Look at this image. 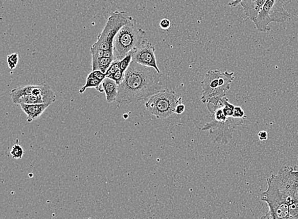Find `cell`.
I'll list each match as a JSON object with an SVG mask.
<instances>
[{
  "label": "cell",
  "instance_id": "6",
  "mask_svg": "<svg viewBox=\"0 0 298 219\" xmlns=\"http://www.w3.org/2000/svg\"><path fill=\"white\" fill-rule=\"evenodd\" d=\"M132 17L125 11H115L108 18L105 26L98 40L91 48L101 50H113L115 36L122 27L129 22Z\"/></svg>",
  "mask_w": 298,
  "mask_h": 219
},
{
  "label": "cell",
  "instance_id": "7",
  "mask_svg": "<svg viewBox=\"0 0 298 219\" xmlns=\"http://www.w3.org/2000/svg\"><path fill=\"white\" fill-rule=\"evenodd\" d=\"M290 17L291 15L284 9L282 0H266L262 9L253 22L258 31L267 33L270 31L268 25L271 22L284 23Z\"/></svg>",
  "mask_w": 298,
  "mask_h": 219
},
{
  "label": "cell",
  "instance_id": "22",
  "mask_svg": "<svg viewBox=\"0 0 298 219\" xmlns=\"http://www.w3.org/2000/svg\"><path fill=\"white\" fill-rule=\"evenodd\" d=\"M120 70V61H114L106 72L107 78L111 79L113 75Z\"/></svg>",
  "mask_w": 298,
  "mask_h": 219
},
{
  "label": "cell",
  "instance_id": "21",
  "mask_svg": "<svg viewBox=\"0 0 298 219\" xmlns=\"http://www.w3.org/2000/svg\"><path fill=\"white\" fill-rule=\"evenodd\" d=\"M132 62V53L128 54L122 61H120V69L125 72Z\"/></svg>",
  "mask_w": 298,
  "mask_h": 219
},
{
  "label": "cell",
  "instance_id": "16",
  "mask_svg": "<svg viewBox=\"0 0 298 219\" xmlns=\"http://www.w3.org/2000/svg\"><path fill=\"white\" fill-rule=\"evenodd\" d=\"M113 61V59L104 58V57L98 59V61H92L93 71L99 70L106 74L107 70Z\"/></svg>",
  "mask_w": 298,
  "mask_h": 219
},
{
  "label": "cell",
  "instance_id": "28",
  "mask_svg": "<svg viewBox=\"0 0 298 219\" xmlns=\"http://www.w3.org/2000/svg\"><path fill=\"white\" fill-rule=\"evenodd\" d=\"M160 27L162 30H167L171 27V21L169 19H162L160 22Z\"/></svg>",
  "mask_w": 298,
  "mask_h": 219
},
{
  "label": "cell",
  "instance_id": "18",
  "mask_svg": "<svg viewBox=\"0 0 298 219\" xmlns=\"http://www.w3.org/2000/svg\"><path fill=\"white\" fill-rule=\"evenodd\" d=\"M102 83L103 82L100 81V80L88 76L87 78V81H86L84 87L80 89L79 93L82 94L85 92L87 88H96V90H98L99 92H104L103 87H102Z\"/></svg>",
  "mask_w": 298,
  "mask_h": 219
},
{
  "label": "cell",
  "instance_id": "4",
  "mask_svg": "<svg viewBox=\"0 0 298 219\" xmlns=\"http://www.w3.org/2000/svg\"><path fill=\"white\" fill-rule=\"evenodd\" d=\"M234 79V72H223L219 70H209L201 82L203 91L201 101L206 103L209 99L215 96H226Z\"/></svg>",
  "mask_w": 298,
  "mask_h": 219
},
{
  "label": "cell",
  "instance_id": "14",
  "mask_svg": "<svg viewBox=\"0 0 298 219\" xmlns=\"http://www.w3.org/2000/svg\"><path fill=\"white\" fill-rule=\"evenodd\" d=\"M289 219H298V171H296L293 187L289 203Z\"/></svg>",
  "mask_w": 298,
  "mask_h": 219
},
{
  "label": "cell",
  "instance_id": "27",
  "mask_svg": "<svg viewBox=\"0 0 298 219\" xmlns=\"http://www.w3.org/2000/svg\"><path fill=\"white\" fill-rule=\"evenodd\" d=\"M233 117L237 119L246 118L244 110H243L242 107H240V106H235Z\"/></svg>",
  "mask_w": 298,
  "mask_h": 219
},
{
  "label": "cell",
  "instance_id": "13",
  "mask_svg": "<svg viewBox=\"0 0 298 219\" xmlns=\"http://www.w3.org/2000/svg\"><path fill=\"white\" fill-rule=\"evenodd\" d=\"M104 92L106 94V101L111 103L116 101L119 93V85L113 79L106 78L102 83Z\"/></svg>",
  "mask_w": 298,
  "mask_h": 219
},
{
  "label": "cell",
  "instance_id": "1",
  "mask_svg": "<svg viewBox=\"0 0 298 219\" xmlns=\"http://www.w3.org/2000/svg\"><path fill=\"white\" fill-rule=\"evenodd\" d=\"M161 77V73L154 68L132 61L125 72L124 80L119 85L116 100L118 105H130L148 100L163 90Z\"/></svg>",
  "mask_w": 298,
  "mask_h": 219
},
{
  "label": "cell",
  "instance_id": "2",
  "mask_svg": "<svg viewBox=\"0 0 298 219\" xmlns=\"http://www.w3.org/2000/svg\"><path fill=\"white\" fill-rule=\"evenodd\" d=\"M296 171L291 166H285L277 175L268 177V188L261 194V201L267 203L269 210L261 219H289Z\"/></svg>",
  "mask_w": 298,
  "mask_h": 219
},
{
  "label": "cell",
  "instance_id": "19",
  "mask_svg": "<svg viewBox=\"0 0 298 219\" xmlns=\"http://www.w3.org/2000/svg\"><path fill=\"white\" fill-rule=\"evenodd\" d=\"M24 150L21 146L19 144V140H16V144L13 146L11 151H10V155L14 159H21L23 157Z\"/></svg>",
  "mask_w": 298,
  "mask_h": 219
},
{
  "label": "cell",
  "instance_id": "23",
  "mask_svg": "<svg viewBox=\"0 0 298 219\" xmlns=\"http://www.w3.org/2000/svg\"><path fill=\"white\" fill-rule=\"evenodd\" d=\"M235 108V106L233 104L230 103L228 100L226 101L225 105L223 106V111L227 117H233Z\"/></svg>",
  "mask_w": 298,
  "mask_h": 219
},
{
  "label": "cell",
  "instance_id": "5",
  "mask_svg": "<svg viewBox=\"0 0 298 219\" xmlns=\"http://www.w3.org/2000/svg\"><path fill=\"white\" fill-rule=\"evenodd\" d=\"M180 103H182V98L178 97L174 91L166 89L151 96L145 106L156 118L165 119L174 114L175 108Z\"/></svg>",
  "mask_w": 298,
  "mask_h": 219
},
{
  "label": "cell",
  "instance_id": "20",
  "mask_svg": "<svg viewBox=\"0 0 298 219\" xmlns=\"http://www.w3.org/2000/svg\"><path fill=\"white\" fill-rule=\"evenodd\" d=\"M19 54L14 53L9 54L7 56V63L9 69L14 70L16 68L18 62H19Z\"/></svg>",
  "mask_w": 298,
  "mask_h": 219
},
{
  "label": "cell",
  "instance_id": "15",
  "mask_svg": "<svg viewBox=\"0 0 298 219\" xmlns=\"http://www.w3.org/2000/svg\"><path fill=\"white\" fill-rule=\"evenodd\" d=\"M228 99L226 96H215L207 101V108L213 114L217 110L223 108Z\"/></svg>",
  "mask_w": 298,
  "mask_h": 219
},
{
  "label": "cell",
  "instance_id": "29",
  "mask_svg": "<svg viewBox=\"0 0 298 219\" xmlns=\"http://www.w3.org/2000/svg\"><path fill=\"white\" fill-rule=\"evenodd\" d=\"M185 111V105L182 103H180L177 105L176 108L174 110V113L177 115H180L182 113Z\"/></svg>",
  "mask_w": 298,
  "mask_h": 219
},
{
  "label": "cell",
  "instance_id": "24",
  "mask_svg": "<svg viewBox=\"0 0 298 219\" xmlns=\"http://www.w3.org/2000/svg\"><path fill=\"white\" fill-rule=\"evenodd\" d=\"M88 76L94 78V79L100 80V81L102 82H103V80L106 78V74H104V73L99 70H94V71L90 73Z\"/></svg>",
  "mask_w": 298,
  "mask_h": 219
},
{
  "label": "cell",
  "instance_id": "32",
  "mask_svg": "<svg viewBox=\"0 0 298 219\" xmlns=\"http://www.w3.org/2000/svg\"><path fill=\"white\" fill-rule=\"evenodd\" d=\"M243 1L244 0H232V2L229 3L228 5L232 7H237V5H240Z\"/></svg>",
  "mask_w": 298,
  "mask_h": 219
},
{
  "label": "cell",
  "instance_id": "8",
  "mask_svg": "<svg viewBox=\"0 0 298 219\" xmlns=\"http://www.w3.org/2000/svg\"><path fill=\"white\" fill-rule=\"evenodd\" d=\"M244 119H237L234 117H228L223 122H217L212 120L202 127V131H209L211 140L214 143L227 145L233 138V133L243 126Z\"/></svg>",
  "mask_w": 298,
  "mask_h": 219
},
{
  "label": "cell",
  "instance_id": "10",
  "mask_svg": "<svg viewBox=\"0 0 298 219\" xmlns=\"http://www.w3.org/2000/svg\"><path fill=\"white\" fill-rule=\"evenodd\" d=\"M155 49L152 43L146 40L132 53V61L142 66L152 67L161 72L155 56Z\"/></svg>",
  "mask_w": 298,
  "mask_h": 219
},
{
  "label": "cell",
  "instance_id": "25",
  "mask_svg": "<svg viewBox=\"0 0 298 219\" xmlns=\"http://www.w3.org/2000/svg\"><path fill=\"white\" fill-rule=\"evenodd\" d=\"M104 51L99 49L90 48V54L92 56V61H98V59L103 58Z\"/></svg>",
  "mask_w": 298,
  "mask_h": 219
},
{
  "label": "cell",
  "instance_id": "31",
  "mask_svg": "<svg viewBox=\"0 0 298 219\" xmlns=\"http://www.w3.org/2000/svg\"><path fill=\"white\" fill-rule=\"evenodd\" d=\"M103 57L104 58L113 59L114 61L113 50L104 51Z\"/></svg>",
  "mask_w": 298,
  "mask_h": 219
},
{
  "label": "cell",
  "instance_id": "3",
  "mask_svg": "<svg viewBox=\"0 0 298 219\" xmlns=\"http://www.w3.org/2000/svg\"><path fill=\"white\" fill-rule=\"evenodd\" d=\"M146 40V33L132 17L115 36L113 48L114 61H122Z\"/></svg>",
  "mask_w": 298,
  "mask_h": 219
},
{
  "label": "cell",
  "instance_id": "9",
  "mask_svg": "<svg viewBox=\"0 0 298 219\" xmlns=\"http://www.w3.org/2000/svg\"><path fill=\"white\" fill-rule=\"evenodd\" d=\"M43 96L45 103L52 105L56 101V96L48 83L43 82L39 85H28L13 89L10 92L12 103L17 101L22 96L28 95Z\"/></svg>",
  "mask_w": 298,
  "mask_h": 219
},
{
  "label": "cell",
  "instance_id": "12",
  "mask_svg": "<svg viewBox=\"0 0 298 219\" xmlns=\"http://www.w3.org/2000/svg\"><path fill=\"white\" fill-rule=\"evenodd\" d=\"M22 111L28 117L29 122H33L38 119L49 107L50 105L47 103L34 104V105H20Z\"/></svg>",
  "mask_w": 298,
  "mask_h": 219
},
{
  "label": "cell",
  "instance_id": "17",
  "mask_svg": "<svg viewBox=\"0 0 298 219\" xmlns=\"http://www.w3.org/2000/svg\"><path fill=\"white\" fill-rule=\"evenodd\" d=\"M42 103H45L43 96L31 95L22 96V97L20 98L15 105H17V104L18 105H22V104H25V105H34V104Z\"/></svg>",
  "mask_w": 298,
  "mask_h": 219
},
{
  "label": "cell",
  "instance_id": "30",
  "mask_svg": "<svg viewBox=\"0 0 298 219\" xmlns=\"http://www.w3.org/2000/svg\"><path fill=\"white\" fill-rule=\"evenodd\" d=\"M258 135L260 141H265L268 139V133L266 131H261L258 132Z\"/></svg>",
  "mask_w": 298,
  "mask_h": 219
},
{
  "label": "cell",
  "instance_id": "26",
  "mask_svg": "<svg viewBox=\"0 0 298 219\" xmlns=\"http://www.w3.org/2000/svg\"><path fill=\"white\" fill-rule=\"evenodd\" d=\"M124 76L125 72H122V70L120 69L118 70L116 73H115V74L113 75V77H111V79L114 80L118 85H120L121 84L123 80H124Z\"/></svg>",
  "mask_w": 298,
  "mask_h": 219
},
{
  "label": "cell",
  "instance_id": "11",
  "mask_svg": "<svg viewBox=\"0 0 298 219\" xmlns=\"http://www.w3.org/2000/svg\"><path fill=\"white\" fill-rule=\"evenodd\" d=\"M266 2V0H244L240 5L244 9L245 15L253 21L258 16Z\"/></svg>",
  "mask_w": 298,
  "mask_h": 219
}]
</instances>
